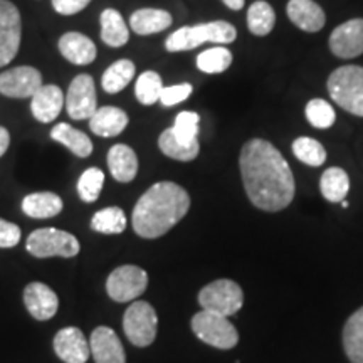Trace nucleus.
Instances as JSON below:
<instances>
[{
    "label": "nucleus",
    "instance_id": "1",
    "mask_svg": "<svg viewBox=\"0 0 363 363\" xmlns=\"http://www.w3.org/2000/svg\"><path fill=\"white\" fill-rule=\"evenodd\" d=\"M239 169L252 206L266 212L283 211L294 199V177L279 150L261 138L240 150Z\"/></svg>",
    "mask_w": 363,
    "mask_h": 363
},
{
    "label": "nucleus",
    "instance_id": "2",
    "mask_svg": "<svg viewBox=\"0 0 363 363\" xmlns=\"http://www.w3.org/2000/svg\"><path fill=\"white\" fill-rule=\"evenodd\" d=\"M189 208L187 190L174 182H158L136 202L131 224L140 238L157 239L179 224L187 216Z\"/></svg>",
    "mask_w": 363,
    "mask_h": 363
},
{
    "label": "nucleus",
    "instance_id": "3",
    "mask_svg": "<svg viewBox=\"0 0 363 363\" xmlns=\"http://www.w3.org/2000/svg\"><path fill=\"white\" fill-rule=\"evenodd\" d=\"M238 38V30L233 24L225 21H214L207 24H197L192 27H182L170 34L165 40V49L169 52L190 51L206 43L230 44Z\"/></svg>",
    "mask_w": 363,
    "mask_h": 363
},
{
    "label": "nucleus",
    "instance_id": "4",
    "mask_svg": "<svg viewBox=\"0 0 363 363\" xmlns=\"http://www.w3.org/2000/svg\"><path fill=\"white\" fill-rule=\"evenodd\" d=\"M331 99L345 111L363 118V67L342 66L328 78Z\"/></svg>",
    "mask_w": 363,
    "mask_h": 363
},
{
    "label": "nucleus",
    "instance_id": "5",
    "mask_svg": "<svg viewBox=\"0 0 363 363\" xmlns=\"http://www.w3.org/2000/svg\"><path fill=\"white\" fill-rule=\"evenodd\" d=\"M26 249L34 257H74L81 251V244L74 234L56 227L34 230L26 240Z\"/></svg>",
    "mask_w": 363,
    "mask_h": 363
},
{
    "label": "nucleus",
    "instance_id": "6",
    "mask_svg": "<svg viewBox=\"0 0 363 363\" xmlns=\"http://www.w3.org/2000/svg\"><path fill=\"white\" fill-rule=\"evenodd\" d=\"M192 331L201 342L219 348L230 350L239 342V333L229 318L217 315L214 311L202 310L192 318Z\"/></svg>",
    "mask_w": 363,
    "mask_h": 363
},
{
    "label": "nucleus",
    "instance_id": "7",
    "mask_svg": "<svg viewBox=\"0 0 363 363\" xmlns=\"http://www.w3.org/2000/svg\"><path fill=\"white\" fill-rule=\"evenodd\" d=\"M199 305L202 306V310L229 318L244 305L242 288L230 279L212 281L199 293Z\"/></svg>",
    "mask_w": 363,
    "mask_h": 363
},
{
    "label": "nucleus",
    "instance_id": "8",
    "mask_svg": "<svg viewBox=\"0 0 363 363\" xmlns=\"http://www.w3.org/2000/svg\"><path fill=\"white\" fill-rule=\"evenodd\" d=\"M158 316L147 301H133L126 308L123 330L131 345L138 348L150 347L157 338Z\"/></svg>",
    "mask_w": 363,
    "mask_h": 363
},
{
    "label": "nucleus",
    "instance_id": "9",
    "mask_svg": "<svg viewBox=\"0 0 363 363\" xmlns=\"http://www.w3.org/2000/svg\"><path fill=\"white\" fill-rule=\"evenodd\" d=\"M148 288V274L142 267L126 264L111 271L106 279V291L113 301L128 303L142 296Z\"/></svg>",
    "mask_w": 363,
    "mask_h": 363
},
{
    "label": "nucleus",
    "instance_id": "10",
    "mask_svg": "<svg viewBox=\"0 0 363 363\" xmlns=\"http://www.w3.org/2000/svg\"><path fill=\"white\" fill-rule=\"evenodd\" d=\"M22 39V19L16 4L0 0V67L17 56Z\"/></svg>",
    "mask_w": 363,
    "mask_h": 363
},
{
    "label": "nucleus",
    "instance_id": "11",
    "mask_svg": "<svg viewBox=\"0 0 363 363\" xmlns=\"http://www.w3.org/2000/svg\"><path fill=\"white\" fill-rule=\"evenodd\" d=\"M66 110L72 120H89L98 110L96 86L89 74H79L71 81L66 96Z\"/></svg>",
    "mask_w": 363,
    "mask_h": 363
},
{
    "label": "nucleus",
    "instance_id": "12",
    "mask_svg": "<svg viewBox=\"0 0 363 363\" xmlns=\"http://www.w3.org/2000/svg\"><path fill=\"white\" fill-rule=\"evenodd\" d=\"M43 86V74L33 66H19L0 74V93L7 98H33Z\"/></svg>",
    "mask_w": 363,
    "mask_h": 363
},
{
    "label": "nucleus",
    "instance_id": "13",
    "mask_svg": "<svg viewBox=\"0 0 363 363\" xmlns=\"http://www.w3.org/2000/svg\"><path fill=\"white\" fill-rule=\"evenodd\" d=\"M330 49L340 59L363 54V19H352L338 26L330 35Z\"/></svg>",
    "mask_w": 363,
    "mask_h": 363
},
{
    "label": "nucleus",
    "instance_id": "14",
    "mask_svg": "<svg viewBox=\"0 0 363 363\" xmlns=\"http://www.w3.org/2000/svg\"><path fill=\"white\" fill-rule=\"evenodd\" d=\"M54 352L65 363H86L91 355L89 340L76 326H66L54 337Z\"/></svg>",
    "mask_w": 363,
    "mask_h": 363
},
{
    "label": "nucleus",
    "instance_id": "15",
    "mask_svg": "<svg viewBox=\"0 0 363 363\" xmlns=\"http://www.w3.org/2000/svg\"><path fill=\"white\" fill-rule=\"evenodd\" d=\"M89 348L96 363H126L123 343L110 326H98L93 330Z\"/></svg>",
    "mask_w": 363,
    "mask_h": 363
},
{
    "label": "nucleus",
    "instance_id": "16",
    "mask_svg": "<svg viewBox=\"0 0 363 363\" xmlns=\"http://www.w3.org/2000/svg\"><path fill=\"white\" fill-rule=\"evenodd\" d=\"M24 305L34 320L48 321L56 316L59 308V298L48 284L35 281V283L26 286Z\"/></svg>",
    "mask_w": 363,
    "mask_h": 363
},
{
    "label": "nucleus",
    "instance_id": "17",
    "mask_svg": "<svg viewBox=\"0 0 363 363\" xmlns=\"http://www.w3.org/2000/svg\"><path fill=\"white\" fill-rule=\"evenodd\" d=\"M65 106V94L56 84H43L30 98V111L40 123H51Z\"/></svg>",
    "mask_w": 363,
    "mask_h": 363
},
{
    "label": "nucleus",
    "instance_id": "18",
    "mask_svg": "<svg viewBox=\"0 0 363 363\" xmlns=\"http://www.w3.org/2000/svg\"><path fill=\"white\" fill-rule=\"evenodd\" d=\"M57 48L62 57L76 66H88L98 56L96 44L81 33L62 34Z\"/></svg>",
    "mask_w": 363,
    "mask_h": 363
},
{
    "label": "nucleus",
    "instance_id": "19",
    "mask_svg": "<svg viewBox=\"0 0 363 363\" xmlns=\"http://www.w3.org/2000/svg\"><path fill=\"white\" fill-rule=\"evenodd\" d=\"M286 12L289 21L305 33H318L326 22L323 9L315 0H289Z\"/></svg>",
    "mask_w": 363,
    "mask_h": 363
},
{
    "label": "nucleus",
    "instance_id": "20",
    "mask_svg": "<svg viewBox=\"0 0 363 363\" xmlns=\"http://www.w3.org/2000/svg\"><path fill=\"white\" fill-rule=\"evenodd\" d=\"M108 169L113 179L121 184H128L138 174V157L128 145L118 143L108 152Z\"/></svg>",
    "mask_w": 363,
    "mask_h": 363
},
{
    "label": "nucleus",
    "instance_id": "21",
    "mask_svg": "<svg viewBox=\"0 0 363 363\" xmlns=\"http://www.w3.org/2000/svg\"><path fill=\"white\" fill-rule=\"evenodd\" d=\"M128 126V115L116 106H101L89 118V130L103 138L123 133Z\"/></svg>",
    "mask_w": 363,
    "mask_h": 363
},
{
    "label": "nucleus",
    "instance_id": "22",
    "mask_svg": "<svg viewBox=\"0 0 363 363\" xmlns=\"http://www.w3.org/2000/svg\"><path fill=\"white\" fill-rule=\"evenodd\" d=\"M172 21L170 13L162 9H138L131 13L130 27L135 34L150 35L169 29Z\"/></svg>",
    "mask_w": 363,
    "mask_h": 363
},
{
    "label": "nucleus",
    "instance_id": "23",
    "mask_svg": "<svg viewBox=\"0 0 363 363\" xmlns=\"http://www.w3.org/2000/svg\"><path fill=\"white\" fill-rule=\"evenodd\" d=\"M22 211L33 219H49L62 212V201L54 192H34L26 195L22 201Z\"/></svg>",
    "mask_w": 363,
    "mask_h": 363
},
{
    "label": "nucleus",
    "instance_id": "24",
    "mask_svg": "<svg viewBox=\"0 0 363 363\" xmlns=\"http://www.w3.org/2000/svg\"><path fill=\"white\" fill-rule=\"evenodd\" d=\"M51 138L79 158H86L93 153V142L89 140V136L67 123H57L54 126L51 130Z\"/></svg>",
    "mask_w": 363,
    "mask_h": 363
},
{
    "label": "nucleus",
    "instance_id": "25",
    "mask_svg": "<svg viewBox=\"0 0 363 363\" xmlns=\"http://www.w3.org/2000/svg\"><path fill=\"white\" fill-rule=\"evenodd\" d=\"M101 22V40L110 48H121L128 43L130 29L121 13L115 9H104L99 17Z\"/></svg>",
    "mask_w": 363,
    "mask_h": 363
},
{
    "label": "nucleus",
    "instance_id": "26",
    "mask_svg": "<svg viewBox=\"0 0 363 363\" xmlns=\"http://www.w3.org/2000/svg\"><path fill=\"white\" fill-rule=\"evenodd\" d=\"M343 348L352 363H363V306L345 323Z\"/></svg>",
    "mask_w": 363,
    "mask_h": 363
},
{
    "label": "nucleus",
    "instance_id": "27",
    "mask_svg": "<svg viewBox=\"0 0 363 363\" xmlns=\"http://www.w3.org/2000/svg\"><path fill=\"white\" fill-rule=\"evenodd\" d=\"M320 190L328 202L337 203L345 201L348 190H350V179H348L347 172L338 167L325 170L320 180Z\"/></svg>",
    "mask_w": 363,
    "mask_h": 363
},
{
    "label": "nucleus",
    "instance_id": "28",
    "mask_svg": "<svg viewBox=\"0 0 363 363\" xmlns=\"http://www.w3.org/2000/svg\"><path fill=\"white\" fill-rule=\"evenodd\" d=\"M135 78V65L130 59H120L113 62L106 71L103 72L101 86L106 93L116 94L123 91Z\"/></svg>",
    "mask_w": 363,
    "mask_h": 363
},
{
    "label": "nucleus",
    "instance_id": "29",
    "mask_svg": "<svg viewBox=\"0 0 363 363\" xmlns=\"http://www.w3.org/2000/svg\"><path fill=\"white\" fill-rule=\"evenodd\" d=\"M276 12L267 2L257 0L247 11V27L254 35H267L274 29Z\"/></svg>",
    "mask_w": 363,
    "mask_h": 363
},
{
    "label": "nucleus",
    "instance_id": "30",
    "mask_svg": "<svg viewBox=\"0 0 363 363\" xmlns=\"http://www.w3.org/2000/svg\"><path fill=\"white\" fill-rule=\"evenodd\" d=\"M91 229L99 234H121L126 229V216L123 208L106 207L98 211L91 219Z\"/></svg>",
    "mask_w": 363,
    "mask_h": 363
},
{
    "label": "nucleus",
    "instance_id": "31",
    "mask_svg": "<svg viewBox=\"0 0 363 363\" xmlns=\"http://www.w3.org/2000/svg\"><path fill=\"white\" fill-rule=\"evenodd\" d=\"M158 147H160L163 155L179 162H192L197 158L199 152H201V143L182 145L177 142L172 128L165 130L160 136H158Z\"/></svg>",
    "mask_w": 363,
    "mask_h": 363
},
{
    "label": "nucleus",
    "instance_id": "32",
    "mask_svg": "<svg viewBox=\"0 0 363 363\" xmlns=\"http://www.w3.org/2000/svg\"><path fill=\"white\" fill-rule=\"evenodd\" d=\"M230 65H233V52L222 45L207 49L197 56V67L206 74H219L229 69Z\"/></svg>",
    "mask_w": 363,
    "mask_h": 363
},
{
    "label": "nucleus",
    "instance_id": "33",
    "mask_svg": "<svg viewBox=\"0 0 363 363\" xmlns=\"http://www.w3.org/2000/svg\"><path fill=\"white\" fill-rule=\"evenodd\" d=\"M163 88H165V86H163L162 78L158 72L145 71L143 74H140V78L136 79V84H135L136 99H138L142 104H145V106L155 104L157 101H160V94Z\"/></svg>",
    "mask_w": 363,
    "mask_h": 363
},
{
    "label": "nucleus",
    "instance_id": "34",
    "mask_svg": "<svg viewBox=\"0 0 363 363\" xmlns=\"http://www.w3.org/2000/svg\"><path fill=\"white\" fill-rule=\"evenodd\" d=\"M293 153L299 162L306 163L310 167H320L326 162V150L320 142L310 136H301L294 140Z\"/></svg>",
    "mask_w": 363,
    "mask_h": 363
},
{
    "label": "nucleus",
    "instance_id": "35",
    "mask_svg": "<svg viewBox=\"0 0 363 363\" xmlns=\"http://www.w3.org/2000/svg\"><path fill=\"white\" fill-rule=\"evenodd\" d=\"M199 121L201 116L195 111H182L177 115L175 123L172 126L175 140L182 145L199 143Z\"/></svg>",
    "mask_w": 363,
    "mask_h": 363
},
{
    "label": "nucleus",
    "instance_id": "36",
    "mask_svg": "<svg viewBox=\"0 0 363 363\" xmlns=\"http://www.w3.org/2000/svg\"><path fill=\"white\" fill-rule=\"evenodd\" d=\"M104 184V174L103 170L96 169V167H91V169L84 170L83 175L78 180V194L81 201L86 203L96 202L101 195Z\"/></svg>",
    "mask_w": 363,
    "mask_h": 363
},
{
    "label": "nucleus",
    "instance_id": "37",
    "mask_svg": "<svg viewBox=\"0 0 363 363\" xmlns=\"http://www.w3.org/2000/svg\"><path fill=\"white\" fill-rule=\"evenodd\" d=\"M306 118L308 121L315 126V128L326 130L330 126H333L337 115H335L333 106L325 99L315 98L306 104Z\"/></svg>",
    "mask_w": 363,
    "mask_h": 363
},
{
    "label": "nucleus",
    "instance_id": "38",
    "mask_svg": "<svg viewBox=\"0 0 363 363\" xmlns=\"http://www.w3.org/2000/svg\"><path fill=\"white\" fill-rule=\"evenodd\" d=\"M192 91H194L192 84H189V83L167 86V88L162 89L160 103L163 104V106H175V104L185 101V99L192 94Z\"/></svg>",
    "mask_w": 363,
    "mask_h": 363
},
{
    "label": "nucleus",
    "instance_id": "39",
    "mask_svg": "<svg viewBox=\"0 0 363 363\" xmlns=\"http://www.w3.org/2000/svg\"><path fill=\"white\" fill-rule=\"evenodd\" d=\"M22 238L21 227L6 219H0V249L16 247Z\"/></svg>",
    "mask_w": 363,
    "mask_h": 363
},
{
    "label": "nucleus",
    "instance_id": "40",
    "mask_svg": "<svg viewBox=\"0 0 363 363\" xmlns=\"http://www.w3.org/2000/svg\"><path fill=\"white\" fill-rule=\"evenodd\" d=\"M91 0H51L52 9L61 16H74L84 11L89 6Z\"/></svg>",
    "mask_w": 363,
    "mask_h": 363
},
{
    "label": "nucleus",
    "instance_id": "41",
    "mask_svg": "<svg viewBox=\"0 0 363 363\" xmlns=\"http://www.w3.org/2000/svg\"><path fill=\"white\" fill-rule=\"evenodd\" d=\"M9 145H11V135H9L7 128L0 126V157L7 152Z\"/></svg>",
    "mask_w": 363,
    "mask_h": 363
},
{
    "label": "nucleus",
    "instance_id": "42",
    "mask_svg": "<svg viewBox=\"0 0 363 363\" xmlns=\"http://www.w3.org/2000/svg\"><path fill=\"white\" fill-rule=\"evenodd\" d=\"M230 11H240L244 7V0H222Z\"/></svg>",
    "mask_w": 363,
    "mask_h": 363
},
{
    "label": "nucleus",
    "instance_id": "43",
    "mask_svg": "<svg viewBox=\"0 0 363 363\" xmlns=\"http://www.w3.org/2000/svg\"><path fill=\"white\" fill-rule=\"evenodd\" d=\"M342 207L347 208V207H348V202H347V201H342Z\"/></svg>",
    "mask_w": 363,
    "mask_h": 363
}]
</instances>
